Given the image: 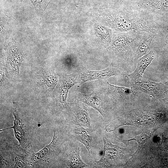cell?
<instances>
[{
	"instance_id": "obj_16",
	"label": "cell",
	"mask_w": 168,
	"mask_h": 168,
	"mask_svg": "<svg viewBox=\"0 0 168 168\" xmlns=\"http://www.w3.org/2000/svg\"><path fill=\"white\" fill-rule=\"evenodd\" d=\"M79 147L72 148L70 151L66 160V165L69 168H80L88 166L82 160L80 156Z\"/></svg>"
},
{
	"instance_id": "obj_13",
	"label": "cell",
	"mask_w": 168,
	"mask_h": 168,
	"mask_svg": "<svg viewBox=\"0 0 168 168\" xmlns=\"http://www.w3.org/2000/svg\"><path fill=\"white\" fill-rule=\"evenodd\" d=\"M13 114L14 117L13 125L11 127L6 128L0 131L13 128L15 137L18 141L19 145L22 147H29V143L26 133L21 123L18 114L16 110H14L13 112Z\"/></svg>"
},
{
	"instance_id": "obj_2",
	"label": "cell",
	"mask_w": 168,
	"mask_h": 168,
	"mask_svg": "<svg viewBox=\"0 0 168 168\" xmlns=\"http://www.w3.org/2000/svg\"><path fill=\"white\" fill-rule=\"evenodd\" d=\"M121 32L113 37L107 49L113 60L122 64L134 59L136 49L146 32L131 30Z\"/></svg>"
},
{
	"instance_id": "obj_17",
	"label": "cell",
	"mask_w": 168,
	"mask_h": 168,
	"mask_svg": "<svg viewBox=\"0 0 168 168\" xmlns=\"http://www.w3.org/2000/svg\"><path fill=\"white\" fill-rule=\"evenodd\" d=\"M156 34L146 32L136 48L134 54V59H137L143 56L147 52L152 40Z\"/></svg>"
},
{
	"instance_id": "obj_4",
	"label": "cell",
	"mask_w": 168,
	"mask_h": 168,
	"mask_svg": "<svg viewBox=\"0 0 168 168\" xmlns=\"http://www.w3.org/2000/svg\"><path fill=\"white\" fill-rule=\"evenodd\" d=\"M78 72L63 76L60 79L57 90L56 106L58 112L63 111L66 107V100L69 89L73 86L81 83Z\"/></svg>"
},
{
	"instance_id": "obj_11",
	"label": "cell",
	"mask_w": 168,
	"mask_h": 168,
	"mask_svg": "<svg viewBox=\"0 0 168 168\" xmlns=\"http://www.w3.org/2000/svg\"><path fill=\"white\" fill-rule=\"evenodd\" d=\"M73 135L76 140L86 147L90 159L91 150L96 145L95 135L91 128L76 125L74 128Z\"/></svg>"
},
{
	"instance_id": "obj_19",
	"label": "cell",
	"mask_w": 168,
	"mask_h": 168,
	"mask_svg": "<svg viewBox=\"0 0 168 168\" xmlns=\"http://www.w3.org/2000/svg\"><path fill=\"white\" fill-rule=\"evenodd\" d=\"M43 83L46 86L49 90H53L58 82V79L56 75L54 74L49 73L43 74Z\"/></svg>"
},
{
	"instance_id": "obj_22",
	"label": "cell",
	"mask_w": 168,
	"mask_h": 168,
	"mask_svg": "<svg viewBox=\"0 0 168 168\" xmlns=\"http://www.w3.org/2000/svg\"><path fill=\"white\" fill-rule=\"evenodd\" d=\"M148 137L145 134H141L138 136L134 137L133 139L128 140L127 142L125 143L128 142V141L131 140H135L137 141L138 144L139 145H143L146 141Z\"/></svg>"
},
{
	"instance_id": "obj_6",
	"label": "cell",
	"mask_w": 168,
	"mask_h": 168,
	"mask_svg": "<svg viewBox=\"0 0 168 168\" xmlns=\"http://www.w3.org/2000/svg\"><path fill=\"white\" fill-rule=\"evenodd\" d=\"M81 84L86 82L95 80H105L110 77L118 76L121 74V70L114 66L113 63L104 70L91 71L82 67L78 71Z\"/></svg>"
},
{
	"instance_id": "obj_1",
	"label": "cell",
	"mask_w": 168,
	"mask_h": 168,
	"mask_svg": "<svg viewBox=\"0 0 168 168\" xmlns=\"http://www.w3.org/2000/svg\"><path fill=\"white\" fill-rule=\"evenodd\" d=\"M97 15L103 23L117 31L135 30L160 34V24L145 12L124 9L108 10Z\"/></svg>"
},
{
	"instance_id": "obj_8",
	"label": "cell",
	"mask_w": 168,
	"mask_h": 168,
	"mask_svg": "<svg viewBox=\"0 0 168 168\" xmlns=\"http://www.w3.org/2000/svg\"><path fill=\"white\" fill-rule=\"evenodd\" d=\"M137 91L150 95L156 98H162L166 95L167 86L163 83L148 80H141L132 85Z\"/></svg>"
},
{
	"instance_id": "obj_25",
	"label": "cell",
	"mask_w": 168,
	"mask_h": 168,
	"mask_svg": "<svg viewBox=\"0 0 168 168\" xmlns=\"http://www.w3.org/2000/svg\"></svg>"
},
{
	"instance_id": "obj_18",
	"label": "cell",
	"mask_w": 168,
	"mask_h": 168,
	"mask_svg": "<svg viewBox=\"0 0 168 168\" xmlns=\"http://www.w3.org/2000/svg\"><path fill=\"white\" fill-rule=\"evenodd\" d=\"M95 30L96 35L106 47L109 45L112 40V31L111 29L102 25H95Z\"/></svg>"
},
{
	"instance_id": "obj_5",
	"label": "cell",
	"mask_w": 168,
	"mask_h": 168,
	"mask_svg": "<svg viewBox=\"0 0 168 168\" xmlns=\"http://www.w3.org/2000/svg\"><path fill=\"white\" fill-rule=\"evenodd\" d=\"M64 110L75 125L91 128V119L83 103L76 99L73 103H67Z\"/></svg>"
},
{
	"instance_id": "obj_12",
	"label": "cell",
	"mask_w": 168,
	"mask_h": 168,
	"mask_svg": "<svg viewBox=\"0 0 168 168\" xmlns=\"http://www.w3.org/2000/svg\"><path fill=\"white\" fill-rule=\"evenodd\" d=\"M104 143L103 154L98 161L95 162L94 167L105 168L111 166L112 161H114L118 155V149L107 139L103 138Z\"/></svg>"
},
{
	"instance_id": "obj_20",
	"label": "cell",
	"mask_w": 168,
	"mask_h": 168,
	"mask_svg": "<svg viewBox=\"0 0 168 168\" xmlns=\"http://www.w3.org/2000/svg\"><path fill=\"white\" fill-rule=\"evenodd\" d=\"M33 4L36 11L38 12L44 11L51 0H30Z\"/></svg>"
},
{
	"instance_id": "obj_21",
	"label": "cell",
	"mask_w": 168,
	"mask_h": 168,
	"mask_svg": "<svg viewBox=\"0 0 168 168\" xmlns=\"http://www.w3.org/2000/svg\"><path fill=\"white\" fill-rule=\"evenodd\" d=\"M160 35L164 37L166 42L168 43V24H160Z\"/></svg>"
},
{
	"instance_id": "obj_23",
	"label": "cell",
	"mask_w": 168,
	"mask_h": 168,
	"mask_svg": "<svg viewBox=\"0 0 168 168\" xmlns=\"http://www.w3.org/2000/svg\"><path fill=\"white\" fill-rule=\"evenodd\" d=\"M164 164L168 167V160L167 159H163Z\"/></svg>"
},
{
	"instance_id": "obj_15",
	"label": "cell",
	"mask_w": 168,
	"mask_h": 168,
	"mask_svg": "<svg viewBox=\"0 0 168 168\" xmlns=\"http://www.w3.org/2000/svg\"><path fill=\"white\" fill-rule=\"evenodd\" d=\"M107 84L110 93L115 97L120 99L132 98L138 95V92L133 89L123 86Z\"/></svg>"
},
{
	"instance_id": "obj_14",
	"label": "cell",
	"mask_w": 168,
	"mask_h": 168,
	"mask_svg": "<svg viewBox=\"0 0 168 168\" xmlns=\"http://www.w3.org/2000/svg\"><path fill=\"white\" fill-rule=\"evenodd\" d=\"M138 5L141 8L152 12H168V0H140Z\"/></svg>"
},
{
	"instance_id": "obj_9",
	"label": "cell",
	"mask_w": 168,
	"mask_h": 168,
	"mask_svg": "<svg viewBox=\"0 0 168 168\" xmlns=\"http://www.w3.org/2000/svg\"><path fill=\"white\" fill-rule=\"evenodd\" d=\"M156 55V52L152 49L147 54L140 58L138 61L137 67L134 71L125 75L130 84L132 85L142 80L146 69L154 59Z\"/></svg>"
},
{
	"instance_id": "obj_10",
	"label": "cell",
	"mask_w": 168,
	"mask_h": 168,
	"mask_svg": "<svg viewBox=\"0 0 168 168\" xmlns=\"http://www.w3.org/2000/svg\"><path fill=\"white\" fill-rule=\"evenodd\" d=\"M31 153L29 147H24L15 144L11 151L10 167H28L29 158Z\"/></svg>"
},
{
	"instance_id": "obj_7",
	"label": "cell",
	"mask_w": 168,
	"mask_h": 168,
	"mask_svg": "<svg viewBox=\"0 0 168 168\" xmlns=\"http://www.w3.org/2000/svg\"><path fill=\"white\" fill-rule=\"evenodd\" d=\"M105 96L104 91H100L89 94L79 93L76 99L97 110L104 117L106 112Z\"/></svg>"
},
{
	"instance_id": "obj_24",
	"label": "cell",
	"mask_w": 168,
	"mask_h": 168,
	"mask_svg": "<svg viewBox=\"0 0 168 168\" xmlns=\"http://www.w3.org/2000/svg\"><path fill=\"white\" fill-rule=\"evenodd\" d=\"M122 0V1H124V0Z\"/></svg>"
},
{
	"instance_id": "obj_3",
	"label": "cell",
	"mask_w": 168,
	"mask_h": 168,
	"mask_svg": "<svg viewBox=\"0 0 168 168\" xmlns=\"http://www.w3.org/2000/svg\"><path fill=\"white\" fill-rule=\"evenodd\" d=\"M61 139L58 131L54 128L52 140L48 144L36 153H31L29 160V166L46 164L60 151Z\"/></svg>"
}]
</instances>
